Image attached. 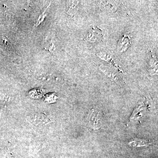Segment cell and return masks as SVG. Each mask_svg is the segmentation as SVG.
Wrapping results in <instances>:
<instances>
[{
	"mask_svg": "<svg viewBox=\"0 0 158 158\" xmlns=\"http://www.w3.org/2000/svg\"><path fill=\"white\" fill-rule=\"evenodd\" d=\"M102 33L99 30L93 29L89 31L87 35V39L90 42H95L101 38Z\"/></svg>",
	"mask_w": 158,
	"mask_h": 158,
	"instance_id": "obj_1",
	"label": "cell"
},
{
	"mask_svg": "<svg viewBox=\"0 0 158 158\" xmlns=\"http://www.w3.org/2000/svg\"><path fill=\"white\" fill-rule=\"evenodd\" d=\"M150 142L147 140L141 138H136L130 141L129 144L133 147H142V146H148L151 144Z\"/></svg>",
	"mask_w": 158,
	"mask_h": 158,
	"instance_id": "obj_2",
	"label": "cell"
},
{
	"mask_svg": "<svg viewBox=\"0 0 158 158\" xmlns=\"http://www.w3.org/2000/svg\"><path fill=\"white\" fill-rule=\"evenodd\" d=\"M146 110V108L144 106H140L138 107L135 109V111L133 112L132 115L130 117V120H132L136 118H138L142 116V114H144Z\"/></svg>",
	"mask_w": 158,
	"mask_h": 158,
	"instance_id": "obj_3",
	"label": "cell"
},
{
	"mask_svg": "<svg viewBox=\"0 0 158 158\" xmlns=\"http://www.w3.org/2000/svg\"><path fill=\"white\" fill-rule=\"evenodd\" d=\"M0 45L7 50H11V43L9 42L8 37L2 34H0Z\"/></svg>",
	"mask_w": 158,
	"mask_h": 158,
	"instance_id": "obj_4",
	"label": "cell"
},
{
	"mask_svg": "<svg viewBox=\"0 0 158 158\" xmlns=\"http://www.w3.org/2000/svg\"><path fill=\"white\" fill-rule=\"evenodd\" d=\"M71 2L70 6H69V9L68 10V13H73V12L74 10H75V9H76V7L78 3V2H76L75 1H73V2Z\"/></svg>",
	"mask_w": 158,
	"mask_h": 158,
	"instance_id": "obj_5",
	"label": "cell"
}]
</instances>
